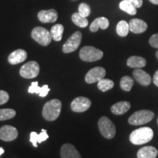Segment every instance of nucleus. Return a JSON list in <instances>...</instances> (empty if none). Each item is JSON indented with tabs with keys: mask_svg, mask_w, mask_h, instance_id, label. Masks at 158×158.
<instances>
[{
	"mask_svg": "<svg viewBox=\"0 0 158 158\" xmlns=\"http://www.w3.org/2000/svg\"><path fill=\"white\" fill-rule=\"evenodd\" d=\"M62 102L58 99L49 100L44 105L43 108V116L45 120L52 122L56 120L60 115Z\"/></svg>",
	"mask_w": 158,
	"mask_h": 158,
	"instance_id": "nucleus-1",
	"label": "nucleus"
},
{
	"mask_svg": "<svg viewBox=\"0 0 158 158\" xmlns=\"http://www.w3.org/2000/svg\"><path fill=\"white\" fill-rule=\"evenodd\" d=\"M153 136V130L151 128L143 127L132 132L130 135V141L135 145H141L152 141Z\"/></svg>",
	"mask_w": 158,
	"mask_h": 158,
	"instance_id": "nucleus-2",
	"label": "nucleus"
},
{
	"mask_svg": "<svg viewBox=\"0 0 158 158\" xmlns=\"http://www.w3.org/2000/svg\"><path fill=\"white\" fill-rule=\"evenodd\" d=\"M79 56L84 62H92L100 60L103 56V52L93 46H84L81 49Z\"/></svg>",
	"mask_w": 158,
	"mask_h": 158,
	"instance_id": "nucleus-3",
	"label": "nucleus"
},
{
	"mask_svg": "<svg viewBox=\"0 0 158 158\" xmlns=\"http://www.w3.org/2000/svg\"><path fill=\"white\" fill-rule=\"evenodd\" d=\"M155 114L149 110H140L130 116L128 122L132 125H141L153 119Z\"/></svg>",
	"mask_w": 158,
	"mask_h": 158,
	"instance_id": "nucleus-4",
	"label": "nucleus"
},
{
	"mask_svg": "<svg viewBox=\"0 0 158 158\" xmlns=\"http://www.w3.org/2000/svg\"><path fill=\"white\" fill-rule=\"evenodd\" d=\"M98 127L102 135L107 139H111L116 135L115 125L106 116H102L99 119Z\"/></svg>",
	"mask_w": 158,
	"mask_h": 158,
	"instance_id": "nucleus-5",
	"label": "nucleus"
},
{
	"mask_svg": "<svg viewBox=\"0 0 158 158\" xmlns=\"http://www.w3.org/2000/svg\"><path fill=\"white\" fill-rule=\"evenodd\" d=\"M31 37L43 46H47L51 42V32L43 27H37L32 29L31 33Z\"/></svg>",
	"mask_w": 158,
	"mask_h": 158,
	"instance_id": "nucleus-6",
	"label": "nucleus"
},
{
	"mask_svg": "<svg viewBox=\"0 0 158 158\" xmlns=\"http://www.w3.org/2000/svg\"><path fill=\"white\" fill-rule=\"evenodd\" d=\"M20 75L24 78H34L39 75L40 66L35 61H31L23 64L20 69Z\"/></svg>",
	"mask_w": 158,
	"mask_h": 158,
	"instance_id": "nucleus-7",
	"label": "nucleus"
},
{
	"mask_svg": "<svg viewBox=\"0 0 158 158\" xmlns=\"http://www.w3.org/2000/svg\"><path fill=\"white\" fill-rule=\"evenodd\" d=\"M82 39V34L80 31H77L74 34L71 35L70 38L66 41L62 47V51L64 54L73 52L76 51L81 44Z\"/></svg>",
	"mask_w": 158,
	"mask_h": 158,
	"instance_id": "nucleus-8",
	"label": "nucleus"
},
{
	"mask_svg": "<svg viewBox=\"0 0 158 158\" xmlns=\"http://www.w3.org/2000/svg\"><path fill=\"white\" fill-rule=\"evenodd\" d=\"M92 102L89 99L84 97H78L71 102L70 108L73 111L76 113H82L90 108Z\"/></svg>",
	"mask_w": 158,
	"mask_h": 158,
	"instance_id": "nucleus-9",
	"label": "nucleus"
},
{
	"mask_svg": "<svg viewBox=\"0 0 158 158\" xmlns=\"http://www.w3.org/2000/svg\"><path fill=\"white\" fill-rule=\"evenodd\" d=\"M106 71L102 67H96L89 71L85 76V81L87 84H94L98 82L106 76Z\"/></svg>",
	"mask_w": 158,
	"mask_h": 158,
	"instance_id": "nucleus-10",
	"label": "nucleus"
},
{
	"mask_svg": "<svg viewBox=\"0 0 158 158\" xmlns=\"http://www.w3.org/2000/svg\"><path fill=\"white\" fill-rule=\"evenodd\" d=\"M19 135L17 129L11 125H5L0 128V139L4 141H12Z\"/></svg>",
	"mask_w": 158,
	"mask_h": 158,
	"instance_id": "nucleus-11",
	"label": "nucleus"
},
{
	"mask_svg": "<svg viewBox=\"0 0 158 158\" xmlns=\"http://www.w3.org/2000/svg\"><path fill=\"white\" fill-rule=\"evenodd\" d=\"M37 17L39 21L42 23H54L58 19V14L54 9H50L47 10H40L37 14Z\"/></svg>",
	"mask_w": 158,
	"mask_h": 158,
	"instance_id": "nucleus-12",
	"label": "nucleus"
},
{
	"mask_svg": "<svg viewBox=\"0 0 158 158\" xmlns=\"http://www.w3.org/2000/svg\"><path fill=\"white\" fill-rule=\"evenodd\" d=\"M61 158H81V154L73 145L65 143L60 150Z\"/></svg>",
	"mask_w": 158,
	"mask_h": 158,
	"instance_id": "nucleus-13",
	"label": "nucleus"
},
{
	"mask_svg": "<svg viewBox=\"0 0 158 158\" xmlns=\"http://www.w3.org/2000/svg\"><path fill=\"white\" fill-rule=\"evenodd\" d=\"M133 78L142 86H149L151 84V76L147 72L140 68H136L133 73Z\"/></svg>",
	"mask_w": 158,
	"mask_h": 158,
	"instance_id": "nucleus-14",
	"label": "nucleus"
},
{
	"mask_svg": "<svg viewBox=\"0 0 158 158\" xmlns=\"http://www.w3.org/2000/svg\"><path fill=\"white\" fill-rule=\"evenodd\" d=\"M27 53L23 49H18L12 52L8 56V62L10 64H18L27 59Z\"/></svg>",
	"mask_w": 158,
	"mask_h": 158,
	"instance_id": "nucleus-15",
	"label": "nucleus"
},
{
	"mask_svg": "<svg viewBox=\"0 0 158 158\" xmlns=\"http://www.w3.org/2000/svg\"><path fill=\"white\" fill-rule=\"evenodd\" d=\"M130 31L135 34H141L147 29V23L141 19H133L129 23Z\"/></svg>",
	"mask_w": 158,
	"mask_h": 158,
	"instance_id": "nucleus-16",
	"label": "nucleus"
},
{
	"mask_svg": "<svg viewBox=\"0 0 158 158\" xmlns=\"http://www.w3.org/2000/svg\"><path fill=\"white\" fill-rule=\"evenodd\" d=\"M50 91V89H49L48 85H44L42 87H40L38 86V82L35 81L31 83V86L29 87L28 92L31 94H39L40 97H43L44 98L48 94V93Z\"/></svg>",
	"mask_w": 158,
	"mask_h": 158,
	"instance_id": "nucleus-17",
	"label": "nucleus"
},
{
	"mask_svg": "<svg viewBox=\"0 0 158 158\" xmlns=\"http://www.w3.org/2000/svg\"><path fill=\"white\" fill-rule=\"evenodd\" d=\"M108 27H109V21L105 17H100L96 19L93 22L91 23L89 29L92 32H96L100 28L102 29H106Z\"/></svg>",
	"mask_w": 158,
	"mask_h": 158,
	"instance_id": "nucleus-18",
	"label": "nucleus"
},
{
	"mask_svg": "<svg viewBox=\"0 0 158 158\" xmlns=\"http://www.w3.org/2000/svg\"><path fill=\"white\" fill-rule=\"evenodd\" d=\"M130 108V103L127 101H121L113 105L110 110L116 115H122L127 112Z\"/></svg>",
	"mask_w": 158,
	"mask_h": 158,
	"instance_id": "nucleus-19",
	"label": "nucleus"
},
{
	"mask_svg": "<svg viewBox=\"0 0 158 158\" xmlns=\"http://www.w3.org/2000/svg\"><path fill=\"white\" fill-rule=\"evenodd\" d=\"M157 150L153 147H144L138 150V158H155L157 155Z\"/></svg>",
	"mask_w": 158,
	"mask_h": 158,
	"instance_id": "nucleus-20",
	"label": "nucleus"
},
{
	"mask_svg": "<svg viewBox=\"0 0 158 158\" xmlns=\"http://www.w3.org/2000/svg\"><path fill=\"white\" fill-rule=\"evenodd\" d=\"M127 64L128 67L131 68H141L146 66L147 61L141 56H133L128 58Z\"/></svg>",
	"mask_w": 158,
	"mask_h": 158,
	"instance_id": "nucleus-21",
	"label": "nucleus"
},
{
	"mask_svg": "<svg viewBox=\"0 0 158 158\" xmlns=\"http://www.w3.org/2000/svg\"><path fill=\"white\" fill-rule=\"evenodd\" d=\"M51 35L52 39L55 41H60L62 38V35L64 32V27L60 23L53 26L51 29Z\"/></svg>",
	"mask_w": 158,
	"mask_h": 158,
	"instance_id": "nucleus-22",
	"label": "nucleus"
},
{
	"mask_svg": "<svg viewBox=\"0 0 158 158\" xmlns=\"http://www.w3.org/2000/svg\"><path fill=\"white\" fill-rule=\"evenodd\" d=\"M119 8L126 13H128L129 15H134L137 13V8L133 5L131 2L129 0H123L119 4Z\"/></svg>",
	"mask_w": 158,
	"mask_h": 158,
	"instance_id": "nucleus-23",
	"label": "nucleus"
},
{
	"mask_svg": "<svg viewBox=\"0 0 158 158\" xmlns=\"http://www.w3.org/2000/svg\"><path fill=\"white\" fill-rule=\"evenodd\" d=\"M72 21L75 24L78 26L79 27H81V28H85L89 24L88 20L86 19V18H85L82 15L79 14V13H75L72 15Z\"/></svg>",
	"mask_w": 158,
	"mask_h": 158,
	"instance_id": "nucleus-24",
	"label": "nucleus"
},
{
	"mask_svg": "<svg viewBox=\"0 0 158 158\" xmlns=\"http://www.w3.org/2000/svg\"><path fill=\"white\" fill-rule=\"evenodd\" d=\"M130 27L129 23L125 21H121L116 26V33L118 36L125 37L129 33Z\"/></svg>",
	"mask_w": 158,
	"mask_h": 158,
	"instance_id": "nucleus-25",
	"label": "nucleus"
},
{
	"mask_svg": "<svg viewBox=\"0 0 158 158\" xmlns=\"http://www.w3.org/2000/svg\"><path fill=\"white\" fill-rule=\"evenodd\" d=\"M114 83L113 81L107 78H102L98 82V88L101 92H106L114 87Z\"/></svg>",
	"mask_w": 158,
	"mask_h": 158,
	"instance_id": "nucleus-26",
	"label": "nucleus"
},
{
	"mask_svg": "<svg viewBox=\"0 0 158 158\" xmlns=\"http://www.w3.org/2000/svg\"><path fill=\"white\" fill-rule=\"evenodd\" d=\"M134 84L133 79L130 76L122 77L120 81V87L126 92H130Z\"/></svg>",
	"mask_w": 158,
	"mask_h": 158,
	"instance_id": "nucleus-27",
	"label": "nucleus"
},
{
	"mask_svg": "<svg viewBox=\"0 0 158 158\" xmlns=\"http://www.w3.org/2000/svg\"><path fill=\"white\" fill-rule=\"evenodd\" d=\"M16 115V112L15 110L11 108H5V109H0V121H5V120L10 119L15 117Z\"/></svg>",
	"mask_w": 158,
	"mask_h": 158,
	"instance_id": "nucleus-28",
	"label": "nucleus"
},
{
	"mask_svg": "<svg viewBox=\"0 0 158 158\" xmlns=\"http://www.w3.org/2000/svg\"><path fill=\"white\" fill-rule=\"evenodd\" d=\"M78 13L82 16L85 18L88 17L91 13L90 7L86 3L80 4V5L78 7Z\"/></svg>",
	"mask_w": 158,
	"mask_h": 158,
	"instance_id": "nucleus-29",
	"label": "nucleus"
},
{
	"mask_svg": "<svg viewBox=\"0 0 158 158\" xmlns=\"http://www.w3.org/2000/svg\"><path fill=\"white\" fill-rule=\"evenodd\" d=\"M10 96L8 93L5 91L0 90V106L5 104L9 100Z\"/></svg>",
	"mask_w": 158,
	"mask_h": 158,
	"instance_id": "nucleus-30",
	"label": "nucleus"
},
{
	"mask_svg": "<svg viewBox=\"0 0 158 158\" xmlns=\"http://www.w3.org/2000/svg\"><path fill=\"white\" fill-rule=\"evenodd\" d=\"M38 137L39 135L36 132H31L30 133V138L29 141L35 147H37V143H38Z\"/></svg>",
	"mask_w": 158,
	"mask_h": 158,
	"instance_id": "nucleus-31",
	"label": "nucleus"
},
{
	"mask_svg": "<svg viewBox=\"0 0 158 158\" xmlns=\"http://www.w3.org/2000/svg\"><path fill=\"white\" fill-rule=\"evenodd\" d=\"M149 44L153 47V48H158V34H155L150 37Z\"/></svg>",
	"mask_w": 158,
	"mask_h": 158,
	"instance_id": "nucleus-32",
	"label": "nucleus"
},
{
	"mask_svg": "<svg viewBox=\"0 0 158 158\" xmlns=\"http://www.w3.org/2000/svg\"><path fill=\"white\" fill-rule=\"evenodd\" d=\"M48 135L47 134V130H45L44 129L42 130V132L39 134V137H38V143H42V142L46 141L47 139L48 138Z\"/></svg>",
	"mask_w": 158,
	"mask_h": 158,
	"instance_id": "nucleus-33",
	"label": "nucleus"
},
{
	"mask_svg": "<svg viewBox=\"0 0 158 158\" xmlns=\"http://www.w3.org/2000/svg\"><path fill=\"white\" fill-rule=\"evenodd\" d=\"M129 1L133 3V5L135 6L136 8H140L143 5V0H129Z\"/></svg>",
	"mask_w": 158,
	"mask_h": 158,
	"instance_id": "nucleus-34",
	"label": "nucleus"
},
{
	"mask_svg": "<svg viewBox=\"0 0 158 158\" xmlns=\"http://www.w3.org/2000/svg\"><path fill=\"white\" fill-rule=\"evenodd\" d=\"M153 82L156 86H158V70L156 71L155 75H154L153 77Z\"/></svg>",
	"mask_w": 158,
	"mask_h": 158,
	"instance_id": "nucleus-35",
	"label": "nucleus"
},
{
	"mask_svg": "<svg viewBox=\"0 0 158 158\" xmlns=\"http://www.w3.org/2000/svg\"><path fill=\"white\" fill-rule=\"evenodd\" d=\"M154 5H158V0H149Z\"/></svg>",
	"mask_w": 158,
	"mask_h": 158,
	"instance_id": "nucleus-36",
	"label": "nucleus"
},
{
	"mask_svg": "<svg viewBox=\"0 0 158 158\" xmlns=\"http://www.w3.org/2000/svg\"><path fill=\"white\" fill-rule=\"evenodd\" d=\"M4 152H5V150H4L2 147H0V156L4 154Z\"/></svg>",
	"mask_w": 158,
	"mask_h": 158,
	"instance_id": "nucleus-37",
	"label": "nucleus"
},
{
	"mask_svg": "<svg viewBox=\"0 0 158 158\" xmlns=\"http://www.w3.org/2000/svg\"><path fill=\"white\" fill-rule=\"evenodd\" d=\"M156 57H157V59H158V51L156 52Z\"/></svg>",
	"mask_w": 158,
	"mask_h": 158,
	"instance_id": "nucleus-38",
	"label": "nucleus"
},
{
	"mask_svg": "<svg viewBox=\"0 0 158 158\" xmlns=\"http://www.w3.org/2000/svg\"><path fill=\"white\" fill-rule=\"evenodd\" d=\"M73 1H76V0H73Z\"/></svg>",
	"mask_w": 158,
	"mask_h": 158,
	"instance_id": "nucleus-39",
	"label": "nucleus"
},
{
	"mask_svg": "<svg viewBox=\"0 0 158 158\" xmlns=\"http://www.w3.org/2000/svg\"><path fill=\"white\" fill-rule=\"evenodd\" d=\"M157 123H158V118H157Z\"/></svg>",
	"mask_w": 158,
	"mask_h": 158,
	"instance_id": "nucleus-40",
	"label": "nucleus"
}]
</instances>
